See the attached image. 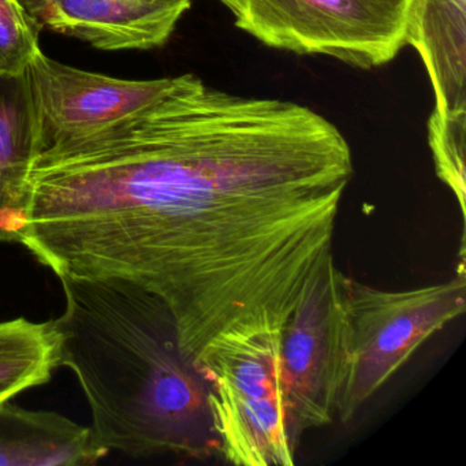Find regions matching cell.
Instances as JSON below:
<instances>
[{
  "mask_svg": "<svg viewBox=\"0 0 466 466\" xmlns=\"http://www.w3.org/2000/svg\"><path fill=\"white\" fill-rule=\"evenodd\" d=\"M351 149L309 107L195 75L151 105L43 149L21 244L56 277L118 278L170 310L182 356L285 329L324 261Z\"/></svg>",
  "mask_w": 466,
  "mask_h": 466,
  "instance_id": "6da1fadb",
  "label": "cell"
},
{
  "mask_svg": "<svg viewBox=\"0 0 466 466\" xmlns=\"http://www.w3.org/2000/svg\"><path fill=\"white\" fill-rule=\"evenodd\" d=\"M59 280L65 309L53 324L61 367L83 389L95 443L133 458L203 455L211 432L206 384L179 351L165 302L118 278Z\"/></svg>",
  "mask_w": 466,
  "mask_h": 466,
  "instance_id": "7a4b0ae2",
  "label": "cell"
},
{
  "mask_svg": "<svg viewBox=\"0 0 466 466\" xmlns=\"http://www.w3.org/2000/svg\"><path fill=\"white\" fill-rule=\"evenodd\" d=\"M282 332H228L192 361L206 384L212 435L228 462L294 465L280 373Z\"/></svg>",
  "mask_w": 466,
  "mask_h": 466,
  "instance_id": "3957f363",
  "label": "cell"
},
{
  "mask_svg": "<svg viewBox=\"0 0 466 466\" xmlns=\"http://www.w3.org/2000/svg\"><path fill=\"white\" fill-rule=\"evenodd\" d=\"M340 302L337 414L346 424L425 340L465 312V275L400 291L380 290L342 275Z\"/></svg>",
  "mask_w": 466,
  "mask_h": 466,
  "instance_id": "277c9868",
  "label": "cell"
},
{
  "mask_svg": "<svg viewBox=\"0 0 466 466\" xmlns=\"http://www.w3.org/2000/svg\"><path fill=\"white\" fill-rule=\"evenodd\" d=\"M237 28L267 47L326 56L359 69L391 62L406 46L414 0H219Z\"/></svg>",
  "mask_w": 466,
  "mask_h": 466,
  "instance_id": "5b68a950",
  "label": "cell"
},
{
  "mask_svg": "<svg viewBox=\"0 0 466 466\" xmlns=\"http://www.w3.org/2000/svg\"><path fill=\"white\" fill-rule=\"evenodd\" d=\"M342 272L329 256L282 331L280 373L294 446L337 414L342 373Z\"/></svg>",
  "mask_w": 466,
  "mask_h": 466,
  "instance_id": "8992f818",
  "label": "cell"
},
{
  "mask_svg": "<svg viewBox=\"0 0 466 466\" xmlns=\"http://www.w3.org/2000/svg\"><path fill=\"white\" fill-rule=\"evenodd\" d=\"M26 73L39 116L42 151L136 113L159 99L173 83V77L125 80L86 72L42 51Z\"/></svg>",
  "mask_w": 466,
  "mask_h": 466,
  "instance_id": "52a82bcc",
  "label": "cell"
},
{
  "mask_svg": "<svg viewBox=\"0 0 466 466\" xmlns=\"http://www.w3.org/2000/svg\"><path fill=\"white\" fill-rule=\"evenodd\" d=\"M40 29L100 51L162 47L192 0H21Z\"/></svg>",
  "mask_w": 466,
  "mask_h": 466,
  "instance_id": "ba28073f",
  "label": "cell"
},
{
  "mask_svg": "<svg viewBox=\"0 0 466 466\" xmlns=\"http://www.w3.org/2000/svg\"><path fill=\"white\" fill-rule=\"evenodd\" d=\"M42 151L39 116L28 73L0 75V244L23 241L29 173Z\"/></svg>",
  "mask_w": 466,
  "mask_h": 466,
  "instance_id": "9c48e42d",
  "label": "cell"
},
{
  "mask_svg": "<svg viewBox=\"0 0 466 466\" xmlns=\"http://www.w3.org/2000/svg\"><path fill=\"white\" fill-rule=\"evenodd\" d=\"M406 45L424 62L435 95L433 113L466 114V0H414Z\"/></svg>",
  "mask_w": 466,
  "mask_h": 466,
  "instance_id": "30bf717a",
  "label": "cell"
},
{
  "mask_svg": "<svg viewBox=\"0 0 466 466\" xmlns=\"http://www.w3.org/2000/svg\"><path fill=\"white\" fill-rule=\"evenodd\" d=\"M61 367V340L53 320L0 321V405L48 383Z\"/></svg>",
  "mask_w": 466,
  "mask_h": 466,
  "instance_id": "8fae6325",
  "label": "cell"
},
{
  "mask_svg": "<svg viewBox=\"0 0 466 466\" xmlns=\"http://www.w3.org/2000/svg\"><path fill=\"white\" fill-rule=\"evenodd\" d=\"M427 127L436 173L454 193L465 218L466 114L441 116L432 111Z\"/></svg>",
  "mask_w": 466,
  "mask_h": 466,
  "instance_id": "7c38bea8",
  "label": "cell"
},
{
  "mask_svg": "<svg viewBox=\"0 0 466 466\" xmlns=\"http://www.w3.org/2000/svg\"><path fill=\"white\" fill-rule=\"evenodd\" d=\"M21 0H0V75H23L40 53L39 35Z\"/></svg>",
  "mask_w": 466,
  "mask_h": 466,
  "instance_id": "4fadbf2b",
  "label": "cell"
}]
</instances>
